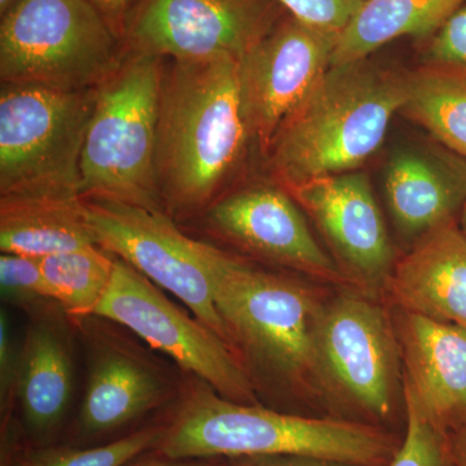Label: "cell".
Masks as SVG:
<instances>
[{
  "label": "cell",
  "mask_w": 466,
  "mask_h": 466,
  "mask_svg": "<svg viewBox=\"0 0 466 466\" xmlns=\"http://www.w3.org/2000/svg\"><path fill=\"white\" fill-rule=\"evenodd\" d=\"M97 245L81 196L0 198L2 253L43 257Z\"/></svg>",
  "instance_id": "obj_20"
},
{
  "label": "cell",
  "mask_w": 466,
  "mask_h": 466,
  "mask_svg": "<svg viewBox=\"0 0 466 466\" xmlns=\"http://www.w3.org/2000/svg\"><path fill=\"white\" fill-rule=\"evenodd\" d=\"M97 88L2 84L0 198L81 196V156Z\"/></svg>",
  "instance_id": "obj_7"
},
{
  "label": "cell",
  "mask_w": 466,
  "mask_h": 466,
  "mask_svg": "<svg viewBox=\"0 0 466 466\" xmlns=\"http://www.w3.org/2000/svg\"><path fill=\"white\" fill-rule=\"evenodd\" d=\"M408 87L410 73L368 58L329 66L276 133L266 156L275 183L289 189L357 171L382 146Z\"/></svg>",
  "instance_id": "obj_3"
},
{
  "label": "cell",
  "mask_w": 466,
  "mask_h": 466,
  "mask_svg": "<svg viewBox=\"0 0 466 466\" xmlns=\"http://www.w3.org/2000/svg\"><path fill=\"white\" fill-rule=\"evenodd\" d=\"M385 287L401 311L466 330V236L459 220L419 238Z\"/></svg>",
  "instance_id": "obj_19"
},
{
  "label": "cell",
  "mask_w": 466,
  "mask_h": 466,
  "mask_svg": "<svg viewBox=\"0 0 466 466\" xmlns=\"http://www.w3.org/2000/svg\"><path fill=\"white\" fill-rule=\"evenodd\" d=\"M164 60L126 50L121 66L97 88L82 148V198L164 210L156 174Z\"/></svg>",
  "instance_id": "obj_5"
},
{
  "label": "cell",
  "mask_w": 466,
  "mask_h": 466,
  "mask_svg": "<svg viewBox=\"0 0 466 466\" xmlns=\"http://www.w3.org/2000/svg\"><path fill=\"white\" fill-rule=\"evenodd\" d=\"M108 20L115 32L124 39L128 21L142 0H90Z\"/></svg>",
  "instance_id": "obj_30"
},
{
  "label": "cell",
  "mask_w": 466,
  "mask_h": 466,
  "mask_svg": "<svg viewBox=\"0 0 466 466\" xmlns=\"http://www.w3.org/2000/svg\"><path fill=\"white\" fill-rule=\"evenodd\" d=\"M17 2L18 0H0V16H5Z\"/></svg>",
  "instance_id": "obj_34"
},
{
  "label": "cell",
  "mask_w": 466,
  "mask_h": 466,
  "mask_svg": "<svg viewBox=\"0 0 466 466\" xmlns=\"http://www.w3.org/2000/svg\"><path fill=\"white\" fill-rule=\"evenodd\" d=\"M466 0H366L339 34L330 66L367 60L401 36H433Z\"/></svg>",
  "instance_id": "obj_21"
},
{
  "label": "cell",
  "mask_w": 466,
  "mask_h": 466,
  "mask_svg": "<svg viewBox=\"0 0 466 466\" xmlns=\"http://www.w3.org/2000/svg\"><path fill=\"white\" fill-rule=\"evenodd\" d=\"M287 191L354 280L367 287L385 285L395 266L394 249L366 174L317 177Z\"/></svg>",
  "instance_id": "obj_15"
},
{
  "label": "cell",
  "mask_w": 466,
  "mask_h": 466,
  "mask_svg": "<svg viewBox=\"0 0 466 466\" xmlns=\"http://www.w3.org/2000/svg\"><path fill=\"white\" fill-rule=\"evenodd\" d=\"M156 451L175 460L309 456L383 466L397 450L391 438L373 426L236 403L186 375Z\"/></svg>",
  "instance_id": "obj_2"
},
{
  "label": "cell",
  "mask_w": 466,
  "mask_h": 466,
  "mask_svg": "<svg viewBox=\"0 0 466 466\" xmlns=\"http://www.w3.org/2000/svg\"><path fill=\"white\" fill-rule=\"evenodd\" d=\"M82 334L87 379L76 415V437L82 441L116 433L167 404L182 390L171 370L152 352L119 332L106 319L72 320Z\"/></svg>",
  "instance_id": "obj_10"
},
{
  "label": "cell",
  "mask_w": 466,
  "mask_h": 466,
  "mask_svg": "<svg viewBox=\"0 0 466 466\" xmlns=\"http://www.w3.org/2000/svg\"><path fill=\"white\" fill-rule=\"evenodd\" d=\"M210 275L227 339L257 395L265 385L294 394L317 388V327L323 309L317 293L213 245Z\"/></svg>",
  "instance_id": "obj_4"
},
{
  "label": "cell",
  "mask_w": 466,
  "mask_h": 466,
  "mask_svg": "<svg viewBox=\"0 0 466 466\" xmlns=\"http://www.w3.org/2000/svg\"><path fill=\"white\" fill-rule=\"evenodd\" d=\"M125 466H216L208 460H175L162 455L156 450L137 456Z\"/></svg>",
  "instance_id": "obj_32"
},
{
  "label": "cell",
  "mask_w": 466,
  "mask_h": 466,
  "mask_svg": "<svg viewBox=\"0 0 466 466\" xmlns=\"http://www.w3.org/2000/svg\"><path fill=\"white\" fill-rule=\"evenodd\" d=\"M39 263L52 299L70 320H79L92 317L106 296L116 257L99 245H88L43 257Z\"/></svg>",
  "instance_id": "obj_22"
},
{
  "label": "cell",
  "mask_w": 466,
  "mask_h": 466,
  "mask_svg": "<svg viewBox=\"0 0 466 466\" xmlns=\"http://www.w3.org/2000/svg\"><path fill=\"white\" fill-rule=\"evenodd\" d=\"M401 312L398 342L410 391L422 415L444 433L466 422V330Z\"/></svg>",
  "instance_id": "obj_17"
},
{
  "label": "cell",
  "mask_w": 466,
  "mask_h": 466,
  "mask_svg": "<svg viewBox=\"0 0 466 466\" xmlns=\"http://www.w3.org/2000/svg\"><path fill=\"white\" fill-rule=\"evenodd\" d=\"M459 226L460 228H461V231L464 232L466 236V204L464 205V208H462L461 213H460Z\"/></svg>",
  "instance_id": "obj_35"
},
{
  "label": "cell",
  "mask_w": 466,
  "mask_h": 466,
  "mask_svg": "<svg viewBox=\"0 0 466 466\" xmlns=\"http://www.w3.org/2000/svg\"><path fill=\"white\" fill-rule=\"evenodd\" d=\"M0 287L3 299L25 309L27 314L47 306L57 305L52 299L43 278L41 263L35 257L2 253Z\"/></svg>",
  "instance_id": "obj_26"
},
{
  "label": "cell",
  "mask_w": 466,
  "mask_h": 466,
  "mask_svg": "<svg viewBox=\"0 0 466 466\" xmlns=\"http://www.w3.org/2000/svg\"><path fill=\"white\" fill-rule=\"evenodd\" d=\"M288 15L319 32L339 35L366 0H276Z\"/></svg>",
  "instance_id": "obj_28"
},
{
  "label": "cell",
  "mask_w": 466,
  "mask_h": 466,
  "mask_svg": "<svg viewBox=\"0 0 466 466\" xmlns=\"http://www.w3.org/2000/svg\"><path fill=\"white\" fill-rule=\"evenodd\" d=\"M228 466H357L309 456H256V458L233 459Z\"/></svg>",
  "instance_id": "obj_31"
},
{
  "label": "cell",
  "mask_w": 466,
  "mask_h": 466,
  "mask_svg": "<svg viewBox=\"0 0 466 466\" xmlns=\"http://www.w3.org/2000/svg\"><path fill=\"white\" fill-rule=\"evenodd\" d=\"M400 342L388 315L357 294L323 305L317 327L319 382L379 419L391 415L400 380Z\"/></svg>",
  "instance_id": "obj_12"
},
{
  "label": "cell",
  "mask_w": 466,
  "mask_h": 466,
  "mask_svg": "<svg viewBox=\"0 0 466 466\" xmlns=\"http://www.w3.org/2000/svg\"><path fill=\"white\" fill-rule=\"evenodd\" d=\"M401 115L422 126L435 142L466 159V85L420 67L410 73Z\"/></svg>",
  "instance_id": "obj_23"
},
{
  "label": "cell",
  "mask_w": 466,
  "mask_h": 466,
  "mask_svg": "<svg viewBox=\"0 0 466 466\" xmlns=\"http://www.w3.org/2000/svg\"><path fill=\"white\" fill-rule=\"evenodd\" d=\"M339 36L287 15L238 60V81L251 144L267 156L288 116L329 69Z\"/></svg>",
  "instance_id": "obj_13"
},
{
  "label": "cell",
  "mask_w": 466,
  "mask_h": 466,
  "mask_svg": "<svg viewBox=\"0 0 466 466\" xmlns=\"http://www.w3.org/2000/svg\"><path fill=\"white\" fill-rule=\"evenodd\" d=\"M82 198L99 247L173 294L228 343L214 302L210 244L187 236L161 208L115 198Z\"/></svg>",
  "instance_id": "obj_9"
},
{
  "label": "cell",
  "mask_w": 466,
  "mask_h": 466,
  "mask_svg": "<svg viewBox=\"0 0 466 466\" xmlns=\"http://www.w3.org/2000/svg\"><path fill=\"white\" fill-rule=\"evenodd\" d=\"M125 56L124 39L90 0H18L2 16V84L95 90Z\"/></svg>",
  "instance_id": "obj_6"
},
{
  "label": "cell",
  "mask_w": 466,
  "mask_h": 466,
  "mask_svg": "<svg viewBox=\"0 0 466 466\" xmlns=\"http://www.w3.org/2000/svg\"><path fill=\"white\" fill-rule=\"evenodd\" d=\"M287 15L276 0H142L125 47L171 61L241 60Z\"/></svg>",
  "instance_id": "obj_11"
},
{
  "label": "cell",
  "mask_w": 466,
  "mask_h": 466,
  "mask_svg": "<svg viewBox=\"0 0 466 466\" xmlns=\"http://www.w3.org/2000/svg\"><path fill=\"white\" fill-rule=\"evenodd\" d=\"M201 217L208 231L267 262L333 283L345 279L280 184L256 183L225 193Z\"/></svg>",
  "instance_id": "obj_14"
},
{
  "label": "cell",
  "mask_w": 466,
  "mask_h": 466,
  "mask_svg": "<svg viewBox=\"0 0 466 466\" xmlns=\"http://www.w3.org/2000/svg\"><path fill=\"white\" fill-rule=\"evenodd\" d=\"M451 452L456 466H466V422L449 433Z\"/></svg>",
  "instance_id": "obj_33"
},
{
  "label": "cell",
  "mask_w": 466,
  "mask_h": 466,
  "mask_svg": "<svg viewBox=\"0 0 466 466\" xmlns=\"http://www.w3.org/2000/svg\"><path fill=\"white\" fill-rule=\"evenodd\" d=\"M407 428L403 443L386 466H456L449 434L431 424L403 388Z\"/></svg>",
  "instance_id": "obj_25"
},
{
  "label": "cell",
  "mask_w": 466,
  "mask_h": 466,
  "mask_svg": "<svg viewBox=\"0 0 466 466\" xmlns=\"http://www.w3.org/2000/svg\"><path fill=\"white\" fill-rule=\"evenodd\" d=\"M422 67L466 85V3L431 36L424 51Z\"/></svg>",
  "instance_id": "obj_27"
},
{
  "label": "cell",
  "mask_w": 466,
  "mask_h": 466,
  "mask_svg": "<svg viewBox=\"0 0 466 466\" xmlns=\"http://www.w3.org/2000/svg\"><path fill=\"white\" fill-rule=\"evenodd\" d=\"M92 317L125 328L162 352L184 375L198 377L226 400L258 404V395L231 346L157 285L116 258L106 296Z\"/></svg>",
  "instance_id": "obj_8"
},
{
  "label": "cell",
  "mask_w": 466,
  "mask_h": 466,
  "mask_svg": "<svg viewBox=\"0 0 466 466\" xmlns=\"http://www.w3.org/2000/svg\"><path fill=\"white\" fill-rule=\"evenodd\" d=\"M18 350L15 348L7 312H0V421L2 435L14 428L17 407Z\"/></svg>",
  "instance_id": "obj_29"
},
{
  "label": "cell",
  "mask_w": 466,
  "mask_h": 466,
  "mask_svg": "<svg viewBox=\"0 0 466 466\" xmlns=\"http://www.w3.org/2000/svg\"><path fill=\"white\" fill-rule=\"evenodd\" d=\"M385 192L400 231L419 240L459 220L466 204V159L437 142L404 147L389 161Z\"/></svg>",
  "instance_id": "obj_18"
},
{
  "label": "cell",
  "mask_w": 466,
  "mask_h": 466,
  "mask_svg": "<svg viewBox=\"0 0 466 466\" xmlns=\"http://www.w3.org/2000/svg\"><path fill=\"white\" fill-rule=\"evenodd\" d=\"M167 69L156 155L159 198L171 218L201 216L223 196L251 144L238 60L171 61Z\"/></svg>",
  "instance_id": "obj_1"
},
{
  "label": "cell",
  "mask_w": 466,
  "mask_h": 466,
  "mask_svg": "<svg viewBox=\"0 0 466 466\" xmlns=\"http://www.w3.org/2000/svg\"><path fill=\"white\" fill-rule=\"evenodd\" d=\"M27 315L29 324L18 349L17 408L24 441L50 444L72 400L76 325L58 305Z\"/></svg>",
  "instance_id": "obj_16"
},
{
  "label": "cell",
  "mask_w": 466,
  "mask_h": 466,
  "mask_svg": "<svg viewBox=\"0 0 466 466\" xmlns=\"http://www.w3.org/2000/svg\"><path fill=\"white\" fill-rule=\"evenodd\" d=\"M164 422L95 447L55 446L21 441L16 428L2 437V466H125L131 460L156 450Z\"/></svg>",
  "instance_id": "obj_24"
}]
</instances>
